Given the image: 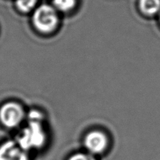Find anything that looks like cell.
Listing matches in <instances>:
<instances>
[{
	"label": "cell",
	"mask_w": 160,
	"mask_h": 160,
	"mask_svg": "<svg viewBox=\"0 0 160 160\" xmlns=\"http://www.w3.org/2000/svg\"><path fill=\"white\" fill-rule=\"evenodd\" d=\"M159 20H160V18H159Z\"/></svg>",
	"instance_id": "8fae6325"
},
{
	"label": "cell",
	"mask_w": 160,
	"mask_h": 160,
	"mask_svg": "<svg viewBox=\"0 0 160 160\" xmlns=\"http://www.w3.org/2000/svg\"><path fill=\"white\" fill-rule=\"evenodd\" d=\"M28 121H38L42 122L43 120V115L41 113V112L38 110H32L29 112L28 115Z\"/></svg>",
	"instance_id": "30bf717a"
},
{
	"label": "cell",
	"mask_w": 160,
	"mask_h": 160,
	"mask_svg": "<svg viewBox=\"0 0 160 160\" xmlns=\"http://www.w3.org/2000/svg\"><path fill=\"white\" fill-rule=\"evenodd\" d=\"M76 0H53L55 8L62 12L70 11L74 7Z\"/></svg>",
	"instance_id": "52a82bcc"
},
{
	"label": "cell",
	"mask_w": 160,
	"mask_h": 160,
	"mask_svg": "<svg viewBox=\"0 0 160 160\" xmlns=\"http://www.w3.org/2000/svg\"><path fill=\"white\" fill-rule=\"evenodd\" d=\"M67 160H97L95 156L88 152H78L70 156Z\"/></svg>",
	"instance_id": "9c48e42d"
},
{
	"label": "cell",
	"mask_w": 160,
	"mask_h": 160,
	"mask_svg": "<svg viewBox=\"0 0 160 160\" xmlns=\"http://www.w3.org/2000/svg\"><path fill=\"white\" fill-rule=\"evenodd\" d=\"M109 144L106 134L99 131H93L85 136L84 145L88 153L96 156L104 152Z\"/></svg>",
	"instance_id": "277c9868"
},
{
	"label": "cell",
	"mask_w": 160,
	"mask_h": 160,
	"mask_svg": "<svg viewBox=\"0 0 160 160\" xmlns=\"http://www.w3.org/2000/svg\"><path fill=\"white\" fill-rule=\"evenodd\" d=\"M0 160H29V156L17 142L9 141L0 145Z\"/></svg>",
	"instance_id": "5b68a950"
},
{
	"label": "cell",
	"mask_w": 160,
	"mask_h": 160,
	"mask_svg": "<svg viewBox=\"0 0 160 160\" xmlns=\"http://www.w3.org/2000/svg\"><path fill=\"white\" fill-rule=\"evenodd\" d=\"M47 136L42 122L28 121V125L21 131L17 138L18 145L29 152L40 149L46 142Z\"/></svg>",
	"instance_id": "6da1fadb"
},
{
	"label": "cell",
	"mask_w": 160,
	"mask_h": 160,
	"mask_svg": "<svg viewBox=\"0 0 160 160\" xmlns=\"http://www.w3.org/2000/svg\"><path fill=\"white\" fill-rule=\"evenodd\" d=\"M140 9L145 14L153 16L160 12V0H140Z\"/></svg>",
	"instance_id": "8992f818"
},
{
	"label": "cell",
	"mask_w": 160,
	"mask_h": 160,
	"mask_svg": "<svg viewBox=\"0 0 160 160\" xmlns=\"http://www.w3.org/2000/svg\"><path fill=\"white\" fill-rule=\"evenodd\" d=\"M37 3V0H17L16 5L17 9L23 12H30Z\"/></svg>",
	"instance_id": "ba28073f"
},
{
	"label": "cell",
	"mask_w": 160,
	"mask_h": 160,
	"mask_svg": "<svg viewBox=\"0 0 160 160\" xmlns=\"http://www.w3.org/2000/svg\"><path fill=\"white\" fill-rule=\"evenodd\" d=\"M24 117V110L20 105L16 102H7L0 109V121L6 128H17Z\"/></svg>",
	"instance_id": "3957f363"
},
{
	"label": "cell",
	"mask_w": 160,
	"mask_h": 160,
	"mask_svg": "<svg viewBox=\"0 0 160 160\" xmlns=\"http://www.w3.org/2000/svg\"><path fill=\"white\" fill-rule=\"evenodd\" d=\"M32 21L38 31L47 34L52 32L57 28L59 17L55 8L48 5H42L35 9Z\"/></svg>",
	"instance_id": "7a4b0ae2"
}]
</instances>
